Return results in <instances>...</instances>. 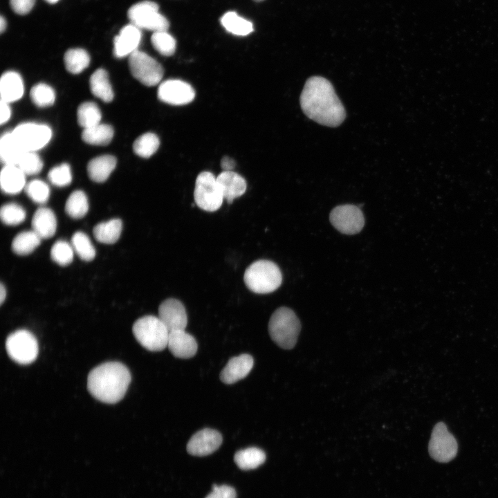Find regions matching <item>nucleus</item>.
<instances>
[{
	"label": "nucleus",
	"instance_id": "1",
	"mask_svg": "<svg viewBox=\"0 0 498 498\" xmlns=\"http://www.w3.org/2000/svg\"><path fill=\"white\" fill-rule=\"evenodd\" d=\"M300 105L310 119L324 126H339L346 117L344 107L331 83L321 76L309 77L300 95Z\"/></svg>",
	"mask_w": 498,
	"mask_h": 498
},
{
	"label": "nucleus",
	"instance_id": "8",
	"mask_svg": "<svg viewBox=\"0 0 498 498\" xmlns=\"http://www.w3.org/2000/svg\"><path fill=\"white\" fill-rule=\"evenodd\" d=\"M6 351L10 358L20 365H28L38 355L37 340L33 333L24 329L17 330L6 339Z\"/></svg>",
	"mask_w": 498,
	"mask_h": 498
},
{
	"label": "nucleus",
	"instance_id": "19",
	"mask_svg": "<svg viewBox=\"0 0 498 498\" xmlns=\"http://www.w3.org/2000/svg\"><path fill=\"white\" fill-rule=\"evenodd\" d=\"M216 181L224 199L228 203L243 195L247 187L246 180L233 171H223L216 176Z\"/></svg>",
	"mask_w": 498,
	"mask_h": 498
},
{
	"label": "nucleus",
	"instance_id": "49",
	"mask_svg": "<svg viewBox=\"0 0 498 498\" xmlns=\"http://www.w3.org/2000/svg\"><path fill=\"white\" fill-rule=\"evenodd\" d=\"M45 1H47V2L49 3H57L59 0H45Z\"/></svg>",
	"mask_w": 498,
	"mask_h": 498
},
{
	"label": "nucleus",
	"instance_id": "28",
	"mask_svg": "<svg viewBox=\"0 0 498 498\" xmlns=\"http://www.w3.org/2000/svg\"><path fill=\"white\" fill-rule=\"evenodd\" d=\"M113 134L114 131L111 126L100 123L84 129L82 138L90 145H107L111 141Z\"/></svg>",
	"mask_w": 498,
	"mask_h": 498
},
{
	"label": "nucleus",
	"instance_id": "38",
	"mask_svg": "<svg viewBox=\"0 0 498 498\" xmlns=\"http://www.w3.org/2000/svg\"><path fill=\"white\" fill-rule=\"evenodd\" d=\"M26 211L19 204L8 203L3 205L0 210L2 222L8 225H17L26 219Z\"/></svg>",
	"mask_w": 498,
	"mask_h": 498
},
{
	"label": "nucleus",
	"instance_id": "10",
	"mask_svg": "<svg viewBox=\"0 0 498 498\" xmlns=\"http://www.w3.org/2000/svg\"><path fill=\"white\" fill-rule=\"evenodd\" d=\"M428 451L430 456L440 463H448L456 456L458 452L457 441L444 423L439 422L434 427Z\"/></svg>",
	"mask_w": 498,
	"mask_h": 498
},
{
	"label": "nucleus",
	"instance_id": "26",
	"mask_svg": "<svg viewBox=\"0 0 498 498\" xmlns=\"http://www.w3.org/2000/svg\"><path fill=\"white\" fill-rule=\"evenodd\" d=\"M122 230V221L119 219H112L97 224L93 228V233L98 242L112 244L119 239Z\"/></svg>",
	"mask_w": 498,
	"mask_h": 498
},
{
	"label": "nucleus",
	"instance_id": "30",
	"mask_svg": "<svg viewBox=\"0 0 498 498\" xmlns=\"http://www.w3.org/2000/svg\"><path fill=\"white\" fill-rule=\"evenodd\" d=\"M41 237L33 230L17 234L12 242V251L19 255L31 253L41 243Z\"/></svg>",
	"mask_w": 498,
	"mask_h": 498
},
{
	"label": "nucleus",
	"instance_id": "50",
	"mask_svg": "<svg viewBox=\"0 0 498 498\" xmlns=\"http://www.w3.org/2000/svg\"><path fill=\"white\" fill-rule=\"evenodd\" d=\"M253 1H256V2H261V1H264V0H253Z\"/></svg>",
	"mask_w": 498,
	"mask_h": 498
},
{
	"label": "nucleus",
	"instance_id": "34",
	"mask_svg": "<svg viewBox=\"0 0 498 498\" xmlns=\"http://www.w3.org/2000/svg\"><path fill=\"white\" fill-rule=\"evenodd\" d=\"M160 140L154 133L148 132L140 136L133 142V149L136 155L149 158L158 149Z\"/></svg>",
	"mask_w": 498,
	"mask_h": 498
},
{
	"label": "nucleus",
	"instance_id": "20",
	"mask_svg": "<svg viewBox=\"0 0 498 498\" xmlns=\"http://www.w3.org/2000/svg\"><path fill=\"white\" fill-rule=\"evenodd\" d=\"M31 225L33 230L41 239H48L52 237L56 232V216L51 209L40 207L34 213Z\"/></svg>",
	"mask_w": 498,
	"mask_h": 498
},
{
	"label": "nucleus",
	"instance_id": "29",
	"mask_svg": "<svg viewBox=\"0 0 498 498\" xmlns=\"http://www.w3.org/2000/svg\"><path fill=\"white\" fill-rule=\"evenodd\" d=\"M221 24L228 32L238 36H246L253 31L252 22L234 11L225 13L221 18Z\"/></svg>",
	"mask_w": 498,
	"mask_h": 498
},
{
	"label": "nucleus",
	"instance_id": "17",
	"mask_svg": "<svg viewBox=\"0 0 498 498\" xmlns=\"http://www.w3.org/2000/svg\"><path fill=\"white\" fill-rule=\"evenodd\" d=\"M254 360L249 354H241L231 358L220 374L221 380L225 384H233L244 378L253 367Z\"/></svg>",
	"mask_w": 498,
	"mask_h": 498
},
{
	"label": "nucleus",
	"instance_id": "41",
	"mask_svg": "<svg viewBox=\"0 0 498 498\" xmlns=\"http://www.w3.org/2000/svg\"><path fill=\"white\" fill-rule=\"evenodd\" d=\"M17 166L26 175H35L41 172L43 163L35 151H25Z\"/></svg>",
	"mask_w": 498,
	"mask_h": 498
},
{
	"label": "nucleus",
	"instance_id": "16",
	"mask_svg": "<svg viewBox=\"0 0 498 498\" xmlns=\"http://www.w3.org/2000/svg\"><path fill=\"white\" fill-rule=\"evenodd\" d=\"M142 37L140 29L129 24L120 30L113 39V54L118 58L129 56L138 50Z\"/></svg>",
	"mask_w": 498,
	"mask_h": 498
},
{
	"label": "nucleus",
	"instance_id": "37",
	"mask_svg": "<svg viewBox=\"0 0 498 498\" xmlns=\"http://www.w3.org/2000/svg\"><path fill=\"white\" fill-rule=\"evenodd\" d=\"M153 47L164 56H171L176 50L175 39L167 31L154 32L151 37Z\"/></svg>",
	"mask_w": 498,
	"mask_h": 498
},
{
	"label": "nucleus",
	"instance_id": "48",
	"mask_svg": "<svg viewBox=\"0 0 498 498\" xmlns=\"http://www.w3.org/2000/svg\"><path fill=\"white\" fill-rule=\"evenodd\" d=\"M6 28V21L3 16L0 17V31L3 33Z\"/></svg>",
	"mask_w": 498,
	"mask_h": 498
},
{
	"label": "nucleus",
	"instance_id": "25",
	"mask_svg": "<svg viewBox=\"0 0 498 498\" xmlns=\"http://www.w3.org/2000/svg\"><path fill=\"white\" fill-rule=\"evenodd\" d=\"M89 84L93 95L105 102L113 100L114 93L105 70L99 68L94 71L90 77Z\"/></svg>",
	"mask_w": 498,
	"mask_h": 498
},
{
	"label": "nucleus",
	"instance_id": "14",
	"mask_svg": "<svg viewBox=\"0 0 498 498\" xmlns=\"http://www.w3.org/2000/svg\"><path fill=\"white\" fill-rule=\"evenodd\" d=\"M158 317L169 332L185 330L187 315L183 304L175 298L164 300L158 307Z\"/></svg>",
	"mask_w": 498,
	"mask_h": 498
},
{
	"label": "nucleus",
	"instance_id": "5",
	"mask_svg": "<svg viewBox=\"0 0 498 498\" xmlns=\"http://www.w3.org/2000/svg\"><path fill=\"white\" fill-rule=\"evenodd\" d=\"M133 333L137 341L146 349L160 351L167 347L169 331L158 317L146 315L133 325Z\"/></svg>",
	"mask_w": 498,
	"mask_h": 498
},
{
	"label": "nucleus",
	"instance_id": "18",
	"mask_svg": "<svg viewBox=\"0 0 498 498\" xmlns=\"http://www.w3.org/2000/svg\"><path fill=\"white\" fill-rule=\"evenodd\" d=\"M167 347L176 358L187 359L196 354L198 345L192 335L180 330L169 332Z\"/></svg>",
	"mask_w": 498,
	"mask_h": 498
},
{
	"label": "nucleus",
	"instance_id": "11",
	"mask_svg": "<svg viewBox=\"0 0 498 498\" xmlns=\"http://www.w3.org/2000/svg\"><path fill=\"white\" fill-rule=\"evenodd\" d=\"M12 133L26 151H36L43 148L52 136L51 129L48 125L33 122L18 125Z\"/></svg>",
	"mask_w": 498,
	"mask_h": 498
},
{
	"label": "nucleus",
	"instance_id": "3",
	"mask_svg": "<svg viewBox=\"0 0 498 498\" xmlns=\"http://www.w3.org/2000/svg\"><path fill=\"white\" fill-rule=\"evenodd\" d=\"M300 330L299 320L289 308H278L270 318L269 335L273 341L284 349H291L295 346Z\"/></svg>",
	"mask_w": 498,
	"mask_h": 498
},
{
	"label": "nucleus",
	"instance_id": "12",
	"mask_svg": "<svg viewBox=\"0 0 498 498\" xmlns=\"http://www.w3.org/2000/svg\"><path fill=\"white\" fill-rule=\"evenodd\" d=\"M331 224L340 232L354 234L365 225V218L360 209L354 205L346 204L335 207L330 213Z\"/></svg>",
	"mask_w": 498,
	"mask_h": 498
},
{
	"label": "nucleus",
	"instance_id": "15",
	"mask_svg": "<svg viewBox=\"0 0 498 498\" xmlns=\"http://www.w3.org/2000/svg\"><path fill=\"white\" fill-rule=\"evenodd\" d=\"M222 440V436L218 431L204 428L191 437L187 444V451L194 456H207L220 447Z\"/></svg>",
	"mask_w": 498,
	"mask_h": 498
},
{
	"label": "nucleus",
	"instance_id": "45",
	"mask_svg": "<svg viewBox=\"0 0 498 498\" xmlns=\"http://www.w3.org/2000/svg\"><path fill=\"white\" fill-rule=\"evenodd\" d=\"M1 116H0V123L3 124L6 123L10 118L11 110L9 106V103L1 100L0 104Z\"/></svg>",
	"mask_w": 498,
	"mask_h": 498
},
{
	"label": "nucleus",
	"instance_id": "44",
	"mask_svg": "<svg viewBox=\"0 0 498 498\" xmlns=\"http://www.w3.org/2000/svg\"><path fill=\"white\" fill-rule=\"evenodd\" d=\"M35 0H10V7L18 15L28 13L35 5Z\"/></svg>",
	"mask_w": 498,
	"mask_h": 498
},
{
	"label": "nucleus",
	"instance_id": "21",
	"mask_svg": "<svg viewBox=\"0 0 498 498\" xmlns=\"http://www.w3.org/2000/svg\"><path fill=\"white\" fill-rule=\"evenodd\" d=\"M24 86L21 75L15 71L4 73L0 80L1 100L10 103L24 95Z\"/></svg>",
	"mask_w": 498,
	"mask_h": 498
},
{
	"label": "nucleus",
	"instance_id": "6",
	"mask_svg": "<svg viewBox=\"0 0 498 498\" xmlns=\"http://www.w3.org/2000/svg\"><path fill=\"white\" fill-rule=\"evenodd\" d=\"M130 23L140 29L154 32L167 31L169 22L159 12L158 5L154 1H143L133 4L127 12Z\"/></svg>",
	"mask_w": 498,
	"mask_h": 498
},
{
	"label": "nucleus",
	"instance_id": "27",
	"mask_svg": "<svg viewBox=\"0 0 498 498\" xmlns=\"http://www.w3.org/2000/svg\"><path fill=\"white\" fill-rule=\"evenodd\" d=\"M266 460L265 452L257 448L252 447L237 451L234 456V461L241 470L255 469Z\"/></svg>",
	"mask_w": 498,
	"mask_h": 498
},
{
	"label": "nucleus",
	"instance_id": "2",
	"mask_svg": "<svg viewBox=\"0 0 498 498\" xmlns=\"http://www.w3.org/2000/svg\"><path fill=\"white\" fill-rule=\"evenodd\" d=\"M131 378V374L125 365L119 362H107L90 371L87 388L97 400L113 404L122 399Z\"/></svg>",
	"mask_w": 498,
	"mask_h": 498
},
{
	"label": "nucleus",
	"instance_id": "47",
	"mask_svg": "<svg viewBox=\"0 0 498 498\" xmlns=\"http://www.w3.org/2000/svg\"><path fill=\"white\" fill-rule=\"evenodd\" d=\"M6 297V289L3 284L1 283L0 286V302L2 304Z\"/></svg>",
	"mask_w": 498,
	"mask_h": 498
},
{
	"label": "nucleus",
	"instance_id": "40",
	"mask_svg": "<svg viewBox=\"0 0 498 498\" xmlns=\"http://www.w3.org/2000/svg\"><path fill=\"white\" fill-rule=\"evenodd\" d=\"M74 250L71 244L64 240L54 243L50 250V257L60 266H66L73 259Z\"/></svg>",
	"mask_w": 498,
	"mask_h": 498
},
{
	"label": "nucleus",
	"instance_id": "31",
	"mask_svg": "<svg viewBox=\"0 0 498 498\" xmlns=\"http://www.w3.org/2000/svg\"><path fill=\"white\" fill-rule=\"evenodd\" d=\"M89 210V202L86 194L82 190L73 192L65 204L66 214L73 219L84 217Z\"/></svg>",
	"mask_w": 498,
	"mask_h": 498
},
{
	"label": "nucleus",
	"instance_id": "33",
	"mask_svg": "<svg viewBox=\"0 0 498 498\" xmlns=\"http://www.w3.org/2000/svg\"><path fill=\"white\" fill-rule=\"evenodd\" d=\"M77 122L84 129L100 123L102 114L97 104L92 102H86L77 109Z\"/></svg>",
	"mask_w": 498,
	"mask_h": 498
},
{
	"label": "nucleus",
	"instance_id": "39",
	"mask_svg": "<svg viewBox=\"0 0 498 498\" xmlns=\"http://www.w3.org/2000/svg\"><path fill=\"white\" fill-rule=\"evenodd\" d=\"M24 190L27 196L37 204H44L50 196L48 185L42 180L34 179L26 183Z\"/></svg>",
	"mask_w": 498,
	"mask_h": 498
},
{
	"label": "nucleus",
	"instance_id": "13",
	"mask_svg": "<svg viewBox=\"0 0 498 498\" xmlns=\"http://www.w3.org/2000/svg\"><path fill=\"white\" fill-rule=\"evenodd\" d=\"M195 97L193 87L180 80L163 82L158 89V99L167 104L183 105L191 102Z\"/></svg>",
	"mask_w": 498,
	"mask_h": 498
},
{
	"label": "nucleus",
	"instance_id": "7",
	"mask_svg": "<svg viewBox=\"0 0 498 498\" xmlns=\"http://www.w3.org/2000/svg\"><path fill=\"white\" fill-rule=\"evenodd\" d=\"M194 197L197 206L205 211L214 212L221 208L224 198L212 173L205 171L197 176Z\"/></svg>",
	"mask_w": 498,
	"mask_h": 498
},
{
	"label": "nucleus",
	"instance_id": "43",
	"mask_svg": "<svg viewBox=\"0 0 498 498\" xmlns=\"http://www.w3.org/2000/svg\"><path fill=\"white\" fill-rule=\"evenodd\" d=\"M205 498H237L235 490L229 486H212V491Z\"/></svg>",
	"mask_w": 498,
	"mask_h": 498
},
{
	"label": "nucleus",
	"instance_id": "23",
	"mask_svg": "<svg viewBox=\"0 0 498 498\" xmlns=\"http://www.w3.org/2000/svg\"><path fill=\"white\" fill-rule=\"evenodd\" d=\"M116 163V158L111 155L95 157L88 164V175L94 182H104L115 169Z\"/></svg>",
	"mask_w": 498,
	"mask_h": 498
},
{
	"label": "nucleus",
	"instance_id": "42",
	"mask_svg": "<svg viewBox=\"0 0 498 498\" xmlns=\"http://www.w3.org/2000/svg\"><path fill=\"white\" fill-rule=\"evenodd\" d=\"M50 182L57 187L68 185L72 181V174L69 165L62 163L53 167L48 174Z\"/></svg>",
	"mask_w": 498,
	"mask_h": 498
},
{
	"label": "nucleus",
	"instance_id": "9",
	"mask_svg": "<svg viewBox=\"0 0 498 498\" xmlns=\"http://www.w3.org/2000/svg\"><path fill=\"white\" fill-rule=\"evenodd\" d=\"M129 66L132 75L142 84H158L164 73L162 66L153 57L138 50L129 56Z\"/></svg>",
	"mask_w": 498,
	"mask_h": 498
},
{
	"label": "nucleus",
	"instance_id": "22",
	"mask_svg": "<svg viewBox=\"0 0 498 498\" xmlns=\"http://www.w3.org/2000/svg\"><path fill=\"white\" fill-rule=\"evenodd\" d=\"M1 190L8 194H16L25 188L26 174L17 165H4L1 171Z\"/></svg>",
	"mask_w": 498,
	"mask_h": 498
},
{
	"label": "nucleus",
	"instance_id": "4",
	"mask_svg": "<svg viewBox=\"0 0 498 498\" xmlns=\"http://www.w3.org/2000/svg\"><path fill=\"white\" fill-rule=\"evenodd\" d=\"M245 284L252 292L270 293L277 290L282 282V275L274 262L260 259L251 264L243 275Z\"/></svg>",
	"mask_w": 498,
	"mask_h": 498
},
{
	"label": "nucleus",
	"instance_id": "35",
	"mask_svg": "<svg viewBox=\"0 0 498 498\" xmlns=\"http://www.w3.org/2000/svg\"><path fill=\"white\" fill-rule=\"evenodd\" d=\"M74 252L84 261H89L95 257V249L89 237L83 232H76L71 239Z\"/></svg>",
	"mask_w": 498,
	"mask_h": 498
},
{
	"label": "nucleus",
	"instance_id": "24",
	"mask_svg": "<svg viewBox=\"0 0 498 498\" xmlns=\"http://www.w3.org/2000/svg\"><path fill=\"white\" fill-rule=\"evenodd\" d=\"M26 151L19 145L12 131L4 133L0 140V157L4 165H17Z\"/></svg>",
	"mask_w": 498,
	"mask_h": 498
},
{
	"label": "nucleus",
	"instance_id": "36",
	"mask_svg": "<svg viewBox=\"0 0 498 498\" xmlns=\"http://www.w3.org/2000/svg\"><path fill=\"white\" fill-rule=\"evenodd\" d=\"M30 96L32 102L39 107L51 106L55 100L53 89L45 83H39L33 86Z\"/></svg>",
	"mask_w": 498,
	"mask_h": 498
},
{
	"label": "nucleus",
	"instance_id": "32",
	"mask_svg": "<svg viewBox=\"0 0 498 498\" xmlns=\"http://www.w3.org/2000/svg\"><path fill=\"white\" fill-rule=\"evenodd\" d=\"M64 62L68 72L77 74L89 66L90 57L89 53L82 48H71L65 53Z\"/></svg>",
	"mask_w": 498,
	"mask_h": 498
},
{
	"label": "nucleus",
	"instance_id": "46",
	"mask_svg": "<svg viewBox=\"0 0 498 498\" xmlns=\"http://www.w3.org/2000/svg\"><path fill=\"white\" fill-rule=\"evenodd\" d=\"M221 166L223 171H232L235 167V161L228 156H225L221 159Z\"/></svg>",
	"mask_w": 498,
	"mask_h": 498
}]
</instances>
